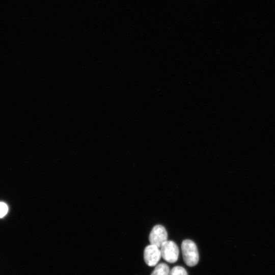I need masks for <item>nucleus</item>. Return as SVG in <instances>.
I'll use <instances>...</instances> for the list:
<instances>
[{
    "label": "nucleus",
    "mask_w": 275,
    "mask_h": 275,
    "mask_svg": "<svg viewBox=\"0 0 275 275\" xmlns=\"http://www.w3.org/2000/svg\"><path fill=\"white\" fill-rule=\"evenodd\" d=\"M149 240L151 244L160 248L168 240V233L165 228L160 225H155L150 233Z\"/></svg>",
    "instance_id": "obj_3"
},
{
    "label": "nucleus",
    "mask_w": 275,
    "mask_h": 275,
    "mask_svg": "<svg viewBox=\"0 0 275 275\" xmlns=\"http://www.w3.org/2000/svg\"><path fill=\"white\" fill-rule=\"evenodd\" d=\"M161 257L160 248L157 246L150 244L147 246L144 252V259L145 263L149 266L157 265Z\"/></svg>",
    "instance_id": "obj_4"
},
{
    "label": "nucleus",
    "mask_w": 275,
    "mask_h": 275,
    "mask_svg": "<svg viewBox=\"0 0 275 275\" xmlns=\"http://www.w3.org/2000/svg\"><path fill=\"white\" fill-rule=\"evenodd\" d=\"M169 275H188V274L184 267L176 266L170 270Z\"/></svg>",
    "instance_id": "obj_6"
},
{
    "label": "nucleus",
    "mask_w": 275,
    "mask_h": 275,
    "mask_svg": "<svg viewBox=\"0 0 275 275\" xmlns=\"http://www.w3.org/2000/svg\"><path fill=\"white\" fill-rule=\"evenodd\" d=\"M8 211V207L7 205L4 202H0V218L5 216Z\"/></svg>",
    "instance_id": "obj_7"
},
{
    "label": "nucleus",
    "mask_w": 275,
    "mask_h": 275,
    "mask_svg": "<svg viewBox=\"0 0 275 275\" xmlns=\"http://www.w3.org/2000/svg\"><path fill=\"white\" fill-rule=\"evenodd\" d=\"M170 271L169 266L161 263L156 265L151 275H169Z\"/></svg>",
    "instance_id": "obj_5"
},
{
    "label": "nucleus",
    "mask_w": 275,
    "mask_h": 275,
    "mask_svg": "<svg viewBox=\"0 0 275 275\" xmlns=\"http://www.w3.org/2000/svg\"><path fill=\"white\" fill-rule=\"evenodd\" d=\"M161 257L167 262L173 263L178 259L179 249L177 245L172 240H167L160 246Z\"/></svg>",
    "instance_id": "obj_2"
},
{
    "label": "nucleus",
    "mask_w": 275,
    "mask_h": 275,
    "mask_svg": "<svg viewBox=\"0 0 275 275\" xmlns=\"http://www.w3.org/2000/svg\"><path fill=\"white\" fill-rule=\"evenodd\" d=\"M181 251L183 260L187 266L193 267L198 264L199 253L197 245L193 241L184 240L181 243Z\"/></svg>",
    "instance_id": "obj_1"
}]
</instances>
